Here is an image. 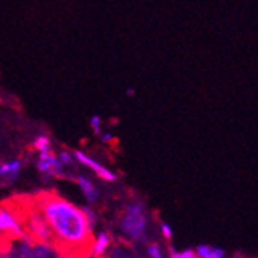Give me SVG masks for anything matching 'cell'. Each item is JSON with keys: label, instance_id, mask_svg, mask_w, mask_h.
Instances as JSON below:
<instances>
[{"label": "cell", "instance_id": "cell-6", "mask_svg": "<svg viewBox=\"0 0 258 258\" xmlns=\"http://www.w3.org/2000/svg\"><path fill=\"white\" fill-rule=\"evenodd\" d=\"M22 161L20 159H13V161H7V162H2L0 164V178L11 182L14 181L20 170H22Z\"/></svg>", "mask_w": 258, "mask_h": 258}, {"label": "cell", "instance_id": "cell-7", "mask_svg": "<svg viewBox=\"0 0 258 258\" xmlns=\"http://www.w3.org/2000/svg\"><path fill=\"white\" fill-rule=\"evenodd\" d=\"M76 182H78L79 189L82 190V194L85 195V198H87L90 203L96 201V198H98V190H96L95 184L91 182V179H88L87 176H82V175H81V176L76 178Z\"/></svg>", "mask_w": 258, "mask_h": 258}, {"label": "cell", "instance_id": "cell-17", "mask_svg": "<svg viewBox=\"0 0 258 258\" xmlns=\"http://www.w3.org/2000/svg\"><path fill=\"white\" fill-rule=\"evenodd\" d=\"M207 258H224V252L221 249H215L214 247V250L210 252V255Z\"/></svg>", "mask_w": 258, "mask_h": 258}, {"label": "cell", "instance_id": "cell-4", "mask_svg": "<svg viewBox=\"0 0 258 258\" xmlns=\"http://www.w3.org/2000/svg\"><path fill=\"white\" fill-rule=\"evenodd\" d=\"M73 155H75V159H76L79 164H82V166L91 169V170L95 172L101 179H104V181H114V179H116L114 172H111L110 169H107L105 166H102V164H101L99 161H96L95 158H91L90 155H87V153H84V152H81V150H76Z\"/></svg>", "mask_w": 258, "mask_h": 258}, {"label": "cell", "instance_id": "cell-12", "mask_svg": "<svg viewBox=\"0 0 258 258\" xmlns=\"http://www.w3.org/2000/svg\"><path fill=\"white\" fill-rule=\"evenodd\" d=\"M101 124H102V121H101L99 116H93V118L90 119V125L96 135H101Z\"/></svg>", "mask_w": 258, "mask_h": 258}, {"label": "cell", "instance_id": "cell-1", "mask_svg": "<svg viewBox=\"0 0 258 258\" xmlns=\"http://www.w3.org/2000/svg\"><path fill=\"white\" fill-rule=\"evenodd\" d=\"M33 198L50 227L56 253L60 258H90L95 237L85 210L54 190L39 192Z\"/></svg>", "mask_w": 258, "mask_h": 258}, {"label": "cell", "instance_id": "cell-5", "mask_svg": "<svg viewBox=\"0 0 258 258\" xmlns=\"http://www.w3.org/2000/svg\"><path fill=\"white\" fill-rule=\"evenodd\" d=\"M37 169H39V172L46 173V175H60L63 170V164L60 162L59 156L56 153H53V150L43 152V153H39Z\"/></svg>", "mask_w": 258, "mask_h": 258}, {"label": "cell", "instance_id": "cell-13", "mask_svg": "<svg viewBox=\"0 0 258 258\" xmlns=\"http://www.w3.org/2000/svg\"><path fill=\"white\" fill-rule=\"evenodd\" d=\"M10 244H11V241H8L7 238L0 235V258H4V255L10 250Z\"/></svg>", "mask_w": 258, "mask_h": 258}, {"label": "cell", "instance_id": "cell-16", "mask_svg": "<svg viewBox=\"0 0 258 258\" xmlns=\"http://www.w3.org/2000/svg\"><path fill=\"white\" fill-rule=\"evenodd\" d=\"M161 232H162V235L166 237L167 240L172 238V229H170L167 224H162V226H161Z\"/></svg>", "mask_w": 258, "mask_h": 258}, {"label": "cell", "instance_id": "cell-11", "mask_svg": "<svg viewBox=\"0 0 258 258\" xmlns=\"http://www.w3.org/2000/svg\"><path fill=\"white\" fill-rule=\"evenodd\" d=\"M170 258H197V252H194V250H179V252L170 250Z\"/></svg>", "mask_w": 258, "mask_h": 258}, {"label": "cell", "instance_id": "cell-2", "mask_svg": "<svg viewBox=\"0 0 258 258\" xmlns=\"http://www.w3.org/2000/svg\"><path fill=\"white\" fill-rule=\"evenodd\" d=\"M23 212H25V198L23 195L13 197L0 203V235L8 241L27 240L23 227Z\"/></svg>", "mask_w": 258, "mask_h": 258}, {"label": "cell", "instance_id": "cell-14", "mask_svg": "<svg viewBox=\"0 0 258 258\" xmlns=\"http://www.w3.org/2000/svg\"><path fill=\"white\" fill-rule=\"evenodd\" d=\"M212 250H214V247H210V246H200V247L197 249V255H198L200 258H207Z\"/></svg>", "mask_w": 258, "mask_h": 258}, {"label": "cell", "instance_id": "cell-8", "mask_svg": "<svg viewBox=\"0 0 258 258\" xmlns=\"http://www.w3.org/2000/svg\"><path fill=\"white\" fill-rule=\"evenodd\" d=\"M110 246V237L107 235L105 232L99 233V235L93 240L91 244V256H102L105 253V250Z\"/></svg>", "mask_w": 258, "mask_h": 258}, {"label": "cell", "instance_id": "cell-19", "mask_svg": "<svg viewBox=\"0 0 258 258\" xmlns=\"http://www.w3.org/2000/svg\"><path fill=\"white\" fill-rule=\"evenodd\" d=\"M235 258H241V256H240V255H238V256H235Z\"/></svg>", "mask_w": 258, "mask_h": 258}, {"label": "cell", "instance_id": "cell-15", "mask_svg": "<svg viewBox=\"0 0 258 258\" xmlns=\"http://www.w3.org/2000/svg\"><path fill=\"white\" fill-rule=\"evenodd\" d=\"M149 255H150V258H164L162 253H161V249L156 244L149 246Z\"/></svg>", "mask_w": 258, "mask_h": 258}, {"label": "cell", "instance_id": "cell-18", "mask_svg": "<svg viewBox=\"0 0 258 258\" xmlns=\"http://www.w3.org/2000/svg\"><path fill=\"white\" fill-rule=\"evenodd\" d=\"M90 258H104V256H90Z\"/></svg>", "mask_w": 258, "mask_h": 258}, {"label": "cell", "instance_id": "cell-3", "mask_svg": "<svg viewBox=\"0 0 258 258\" xmlns=\"http://www.w3.org/2000/svg\"><path fill=\"white\" fill-rule=\"evenodd\" d=\"M147 229V220L144 210L139 204H130L125 207L121 218V230L133 240H143Z\"/></svg>", "mask_w": 258, "mask_h": 258}, {"label": "cell", "instance_id": "cell-10", "mask_svg": "<svg viewBox=\"0 0 258 258\" xmlns=\"http://www.w3.org/2000/svg\"><path fill=\"white\" fill-rule=\"evenodd\" d=\"M57 156H59V159H60V162L63 164V166H73V164H75V155H72L67 150L60 152V155H57Z\"/></svg>", "mask_w": 258, "mask_h": 258}, {"label": "cell", "instance_id": "cell-9", "mask_svg": "<svg viewBox=\"0 0 258 258\" xmlns=\"http://www.w3.org/2000/svg\"><path fill=\"white\" fill-rule=\"evenodd\" d=\"M33 149L39 153L43 152H51V139L46 135H39L34 141H33Z\"/></svg>", "mask_w": 258, "mask_h": 258}]
</instances>
